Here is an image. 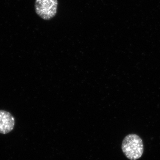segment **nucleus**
<instances>
[{"mask_svg":"<svg viewBox=\"0 0 160 160\" xmlns=\"http://www.w3.org/2000/svg\"><path fill=\"white\" fill-rule=\"evenodd\" d=\"M58 0H36L35 10L37 14L45 20H49L57 12Z\"/></svg>","mask_w":160,"mask_h":160,"instance_id":"2","label":"nucleus"},{"mask_svg":"<svg viewBox=\"0 0 160 160\" xmlns=\"http://www.w3.org/2000/svg\"><path fill=\"white\" fill-rule=\"evenodd\" d=\"M122 149L127 158L130 160L138 159L144 152L142 140L138 135H128L123 140Z\"/></svg>","mask_w":160,"mask_h":160,"instance_id":"1","label":"nucleus"},{"mask_svg":"<svg viewBox=\"0 0 160 160\" xmlns=\"http://www.w3.org/2000/svg\"><path fill=\"white\" fill-rule=\"evenodd\" d=\"M15 123L14 118L10 112L0 110V133L7 134L12 131Z\"/></svg>","mask_w":160,"mask_h":160,"instance_id":"3","label":"nucleus"}]
</instances>
